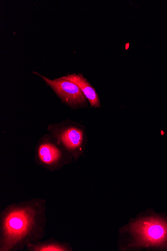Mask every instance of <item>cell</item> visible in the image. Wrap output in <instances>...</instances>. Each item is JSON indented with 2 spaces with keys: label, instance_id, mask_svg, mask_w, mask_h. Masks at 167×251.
Segmentation results:
<instances>
[{
  "label": "cell",
  "instance_id": "obj_6",
  "mask_svg": "<svg viewBox=\"0 0 167 251\" xmlns=\"http://www.w3.org/2000/svg\"><path fill=\"white\" fill-rule=\"evenodd\" d=\"M40 160L47 165H52L57 162L60 158V150L54 145L44 143L41 145L38 150Z\"/></svg>",
  "mask_w": 167,
  "mask_h": 251
},
{
  "label": "cell",
  "instance_id": "obj_1",
  "mask_svg": "<svg viewBox=\"0 0 167 251\" xmlns=\"http://www.w3.org/2000/svg\"><path fill=\"white\" fill-rule=\"evenodd\" d=\"M130 231L139 246H167V221L157 217L141 219L132 224Z\"/></svg>",
  "mask_w": 167,
  "mask_h": 251
},
{
  "label": "cell",
  "instance_id": "obj_2",
  "mask_svg": "<svg viewBox=\"0 0 167 251\" xmlns=\"http://www.w3.org/2000/svg\"><path fill=\"white\" fill-rule=\"evenodd\" d=\"M34 216L29 208L15 209L7 215L3 223L5 250L27 235L33 225Z\"/></svg>",
  "mask_w": 167,
  "mask_h": 251
},
{
  "label": "cell",
  "instance_id": "obj_5",
  "mask_svg": "<svg viewBox=\"0 0 167 251\" xmlns=\"http://www.w3.org/2000/svg\"><path fill=\"white\" fill-rule=\"evenodd\" d=\"M63 77L73 82L80 88L86 98L89 100L92 106L95 108L100 107V100L96 90L82 74L69 75Z\"/></svg>",
  "mask_w": 167,
  "mask_h": 251
},
{
  "label": "cell",
  "instance_id": "obj_4",
  "mask_svg": "<svg viewBox=\"0 0 167 251\" xmlns=\"http://www.w3.org/2000/svg\"><path fill=\"white\" fill-rule=\"evenodd\" d=\"M57 135L63 145L70 150L79 148L83 140V130L75 126L61 127Z\"/></svg>",
  "mask_w": 167,
  "mask_h": 251
},
{
  "label": "cell",
  "instance_id": "obj_7",
  "mask_svg": "<svg viewBox=\"0 0 167 251\" xmlns=\"http://www.w3.org/2000/svg\"><path fill=\"white\" fill-rule=\"evenodd\" d=\"M37 251H64V249L59 247L56 246H47L45 247H42L41 248L37 249Z\"/></svg>",
  "mask_w": 167,
  "mask_h": 251
},
{
  "label": "cell",
  "instance_id": "obj_3",
  "mask_svg": "<svg viewBox=\"0 0 167 251\" xmlns=\"http://www.w3.org/2000/svg\"><path fill=\"white\" fill-rule=\"evenodd\" d=\"M34 74L41 76L46 83L55 91L62 101L71 106L82 105L87 98L80 88L74 83L63 77L50 80L38 73Z\"/></svg>",
  "mask_w": 167,
  "mask_h": 251
}]
</instances>
